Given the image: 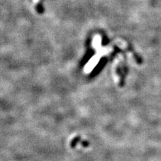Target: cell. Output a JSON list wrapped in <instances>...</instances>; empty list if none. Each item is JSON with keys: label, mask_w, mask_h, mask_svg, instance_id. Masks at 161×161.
Masks as SVG:
<instances>
[{"label": "cell", "mask_w": 161, "mask_h": 161, "mask_svg": "<svg viewBox=\"0 0 161 161\" xmlns=\"http://www.w3.org/2000/svg\"><path fill=\"white\" fill-rule=\"evenodd\" d=\"M78 143H81L84 147H88L89 146V142H88V141L83 140L81 139V138H80L79 136H78L75 137L71 140V142H70V147H71L72 148H74L75 147H76Z\"/></svg>", "instance_id": "6da1fadb"}]
</instances>
